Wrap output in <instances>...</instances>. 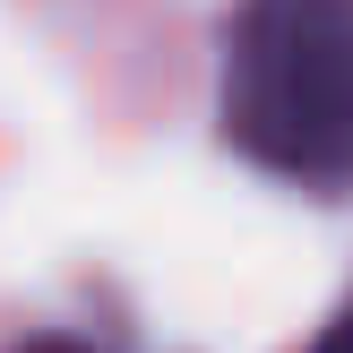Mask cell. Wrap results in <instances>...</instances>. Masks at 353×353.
<instances>
[{
    "label": "cell",
    "mask_w": 353,
    "mask_h": 353,
    "mask_svg": "<svg viewBox=\"0 0 353 353\" xmlns=\"http://www.w3.org/2000/svg\"><path fill=\"white\" fill-rule=\"evenodd\" d=\"M224 138L276 181L353 190V0H241Z\"/></svg>",
    "instance_id": "cell-1"
},
{
    "label": "cell",
    "mask_w": 353,
    "mask_h": 353,
    "mask_svg": "<svg viewBox=\"0 0 353 353\" xmlns=\"http://www.w3.org/2000/svg\"><path fill=\"white\" fill-rule=\"evenodd\" d=\"M17 353H95V345H86V336H26Z\"/></svg>",
    "instance_id": "cell-2"
},
{
    "label": "cell",
    "mask_w": 353,
    "mask_h": 353,
    "mask_svg": "<svg viewBox=\"0 0 353 353\" xmlns=\"http://www.w3.org/2000/svg\"><path fill=\"white\" fill-rule=\"evenodd\" d=\"M319 353H353V310H345V319H336V327L319 336Z\"/></svg>",
    "instance_id": "cell-3"
}]
</instances>
